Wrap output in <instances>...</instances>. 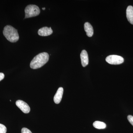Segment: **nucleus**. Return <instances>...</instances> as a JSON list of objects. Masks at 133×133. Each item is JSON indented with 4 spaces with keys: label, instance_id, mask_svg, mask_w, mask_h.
<instances>
[{
    "label": "nucleus",
    "instance_id": "obj_2",
    "mask_svg": "<svg viewBox=\"0 0 133 133\" xmlns=\"http://www.w3.org/2000/svg\"><path fill=\"white\" fill-rule=\"evenodd\" d=\"M3 34L9 42L15 43L19 40V37L17 30L10 25H7L4 28Z\"/></svg>",
    "mask_w": 133,
    "mask_h": 133
},
{
    "label": "nucleus",
    "instance_id": "obj_13",
    "mask_svg": "<svg viewBox=\"0 0 133 133\" xmlns=\"http://www.w3.org/2000/svg\"><path fill=\"white\" fill-rule=\"evenodd\" d=\"M21 133H32L30 130H29L28 128H23L22 129Z\"/></svg>",
    "mask_w": 133,
    "mask_h": 133
},
{
    "label": "nucleus",
    "instance_id": "obj_15",
    "mask_svg": "<svg viewBox=\"0 0 133 133\" xmlns=\"http://www.w3.org/2000/svg\"><path fill=\"white\" fill-rule=\"evenodd\" d=\"M4 77H5L4 74L3 73H2V72H0V81L3 79Z\"/></svg>",
    "mask_w": 133,
    "mask_h": 133
},
{
    "label": "nucleus",
    "instance_id": "obj_9",
    "mask_svg": "<svg viewBox=\"0 0 133 133\" xmlns=\"http://www.w3.org/2000/svg\"><path fill=\"white\" fill-rule=\"evenodd\" d=\"M126 15L128 20L131 24H133V7L129 6L126 10Z\"/></svg>",
    "mask_w": 133,
    "mask_h": 133
},
{
    "label": "nucleus",
    "instance_id": "obj_5",
    "mask_svg": "<svg viewBox=\"0 0 133 133\" xmlns=\"http://www.w3.org/2000/svg\"><path fill=\"white\" fill-rule=\"evenodd\" d=\"M16 104L17 106L24 113H29L30 112V108L29 105L24 101L19 100L16 101Z\"/></svg>",
    "mask_w": 133,
    "mask_h": 133
},
{
    "label": "nucleus",
    "instance_id": "obj_8",
    "mask_svg": "<svg viewBox=\"0 0 133 133\" xmlns=\"http://www.w3.org/2000/svg\"><path fill=\"white\" fill-rule=\"evenodd\" d=\"M63 88L62 87H59L54 97V101L56 104H59L61 102L63 93Z\"/></svg>",
    "mask_w": 133,
    "mask_h": 133
},
{
    "label": "nucleus",
    "instance_id": "obj_12",
    "mask_svg": "<svg viewBox=\"0 0 133 133\" xmlns=\"http://www.w3.org/2000/svg\"><path fill=\"white\" fill-rule=\"evenodd\" d=\"M7 129L4 125L0 124V133H6Z\"/></svg>",
    "mask_w": 133,
    "mask_h": 133
},
{
    "label": "nucleus",
    "instance_id": "obj_3",
    "mask_svg": "<svg viewBox=\"0 0 133 133\" xmlns=\"http://www.w3.org/2000/svg\"><path fill=\"white\" fill-rule=\"evenodd\" d=\"M41 10L38 6L34 5H28L25 8V18L35 17L40 14Z\"/></svg>",
    "mask_w": 133,
    "mask_h": 133
},
{
    "label": "nucleus",
    "instance_id": "obj_6",
    "mask_svg": "<svg viewBox=\"0 0 133 133\" xmlns=\"http://www.w3.org/2000/svg\"><path fill=\"white\" fill-rule=\"evenodd\" d=\"M53 33L51 28L47 27H43L38 30V33L39 35L42 36H47L50 35Z\"/></svg>",
    "mask_w": 133,
    "mask_h": 133
},
{
    "label": "nucleus",
    "instance_id": "obj_16",
    "mask_svg": "<svg viewBox=\"0 0 133 133\" xmlns=\"http://www.w3.org/2000/svg\"><path fill=\"white\" fill-rule=\"evenodd\" d=\"M42 9L43 10H45V8H43Z\"/></svg>",
    "mask_w": 133,
    "mask_h": 133
},
{
    "label": "nucleus",
    "instance_id": "obj_1",
    "mask_svg": "<svg viewBox=\"0 0 133 133\" xmlns=\"http://www.w3.org/2000/svg\"><path fill=\"white\" fill-rule=\"evenodd\" d=\"M49 56L47 52H43L40 53L36 56L31 60L30 67L33 69L41 68L48 62Z\"/></svg>",
    "mask_w": 133,
    "mask_h": 133
},
{
    "label": "nucleus",
    "instance_id": "obj_7",
    "mask_svg": "<svg viewBox=\"0 0 133 133\" xmlns=\"http://www.w3.org/2000/svg\"><path fill=\"white\" fill-rule=\"evenodd\" d=\"M81 64L83 67H85L88 64L89 62V59H88V54L87 51L85 50H83L81 51Z\"/></svg>",
    "mask_w": 133,
    "mask_h": 133
},
{
    "label": "nucleus",
    "instance_id": "obj_4",
    "mask_svg": "<svg viewBox=\"0 0 133 133\" xmlns=\"http://www.w3.org/2000/svg\"><path fill=\"white\" fill-rule=\"evenodd\" d=\"M106 61L109 64L118 65L121 64L124 62V59L120 56L112 55L107 57Z\"/></svg>",
    "mask_w": 133,
    "mask_h": 133
},
{
    "label": "nucleus",
    "instance_id": "obj_10",
    "mask_svg": "<svg viewBox=\"0 0 133 133\" xmlns=\"http://www.w3.org/2000/svg\"><path fill=\"white\" fill-rule=\"evenodd\" d=\"M84 28L87 36L89 37L92 36L94 34V30L92 25L89 23L86 22L84 25Z\"/></svg>",
    "mask_w": 133,
    "mask_h": 133
},
{
    "label": "nucleus",
    "instance_id": "obj_14",
    "mask_svg": "<svg viewBox=\"0 0 133 133\" xmlns=\"http://www.w3.org/2000/svg\"><path fill=\"white\" fill-rule=\"evenodd\" d=\"M127 118L128 121L133 126V116L132 115H129L128 116Z\"/></svg>",
    "mask_w": 133,
    "mask_h": 133
},
{
    "label": "nucleus",
    "instance_id": "obj_11",
    "mask_svg": "<svg viewBox=\"0 0 133 133\" xmlns=\"http://www.w3.org/2000/svg\"><path fill=\"white\" fill-rule=\"evenodd\" d=\"M93 125L95 128L98 129H104L106 127V125L102 122L96 121L94 122Z\"/></svg>",
    "mask_w": 133,
    "mask_h": 133
}]
</instances>
